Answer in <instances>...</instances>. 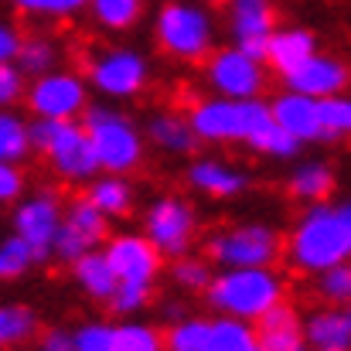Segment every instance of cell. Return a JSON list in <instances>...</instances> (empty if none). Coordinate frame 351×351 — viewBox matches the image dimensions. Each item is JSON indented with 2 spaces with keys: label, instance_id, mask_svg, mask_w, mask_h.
I'll return each mask as SVG.
<instances>
[{
  "label": "cell",
  "instance_id": "obj_11",
  "mask_svg": "<svg viewBox=\"0 0 351 351\" xmlns=\"http://www.w3.org/2000/svg\"><path fill=\"white\" fill-rule=\"evenodd\" d=\"M89 79L103 96H133L143 89L147 82V62L130 51V48H117V51H103L99 58L89 62Z\"/></svg>",
  "mask_w": 351,
  "mask_h": 351
},
{
  "label": "cell",
  "instance_id": "obj_10",
  "mask_svg": "<svg viewBox=\"0 0 351 351\" xmlns=\"http://www.w3.org/2000/svg\"><path fill=\"white\" fill-rule=\"evenodd\" d=\"M27 103L38 119H72L86 110V86L79 75L48 72L34 79V86L27 89Z\"/></svg>",
  "mask_w": 351,
  "mask_h": 351
},
{
  "label": "cell",
  "instance_id": "obj_31",
  "mask_svg": "<svg viewBox=\"0 0 351 351\" xmlns=\"http://www.w3.org/2000/svg\"><path fill=\"white\" fill-rule=\"evenodd\" d=\"M89 7H93V14H96V21H99L103 27L123 31V27H130V24L140 17L143 0H93Z\"/></svg>",
  "mask_w": 351,
  "mask_h": 351
},
{
  "label": "cell",
  "instance_id": "obj_6",
  "mask_svg": "<svg viewBox=\"0 0 351 351\" xmlns=\"http://www.w3.org/2000/svg\"><path fill=\"white\" fill-rule=\"evenodd\" d=\"M86 133L96 147V157H99V167L103 171H130L140 164V133L130 119L117 113V110H89L86 113Z\"/></svg>",
  "mask_w": 351,
  "mask_h": 351
},
{
  "label": "cell",
  "instance_id": "obj_23",
  "mask_svg": "<svg viewBox=\"0 0 351 351\" xmlns=\"http://www.w3.org/2000/svg\"><path fill=\"white\" fill-rule=\"evenodd\" d=\"M150 140L164 150H174V154H184L195 147L198 133L191 126V119L178 117V113H164V117L150 119Z\"/></svg>",
  "mask_w": 351,
  "mask_h": 351
},
{
  "label": "cell",
  "instance_id": "obj_1",
  "mask_svg": "<svg viewBox=\"0 0 351 351\" xmlns=\"http://www.w3.org/2000/svg\"><path fill=\"white\" fill-rule=\"evenodd\" d=\"M290 263L304 273H324L351 263V198L341 205L317 202L290 235Z\"/></svg>",
  "mask_w": 351,
  "mask_h": 351
},
{
  "label": "cell",
  "instance_id": "obj_15",
  "mask_svg": "<svg viewBox=\"0 0 351 351\" xmlns=\"http://www.w3.org/2000/svg\"><path fill=\"white\" fill-rule=\"evenodd\" d=\"M348 79H351L348 69L338 58H331V55H311L307 62H300L293 72L283 75L290 93H304V96H314V99L341 96Z\"/></svg>",
  "mask_w": 351,
  "mask_h": 351
},
{
  "label": "cell",
  "instance_id": "obj_48",
  "mask_svg": "<svg viewBox=\"0 0 351 351\" xmlns=\"http://www.w3.org/2000/svg\"><path fill=\"white\" fill-rule=\"evenodd\" d=\"M348 317H351V304H348Z\"/></svg>",
  "mask_w": 351,
  "mask_h": 351
},
{
  "label": "cell",
  "instance_id": "obj_4",
  "mask_svg": "<svg viewBox=\"0 0 351 351\" xmlns=\"http://www.w3.org/2000/svg\"><path fill=\"white\" fill-rule=\"evenodd\" d=\"M191 126L198 133V140H252L259 130H266L273 123V106L256 103V99H205L191 110Z\"/></svg>",
  "mask_w": 351,
  "mask_h": 351
},
{
  "label": "cell",
  "instance_id": "obj_42",
  "mask_svg": "<svg viewBox=\"0 0 351 351\" xmlns=\"http://www.w3.org/2000/svg\"><path fill=\"white\" fill-rule=\"evenodd\" d=\"M21 45H24L21 31H17L14 24L0 21V65H10V62H17V55H21Z\"/></svg>",
  "mask_w": 351,
  "mask_h": 351
},
{
  "label": "cell",
  "instance_id": "obj_19",
  "mask_svg": "<svg viewBox=\"0 0 351 351\" xmlns=\"http://www.w3.org/2000/svg\"><path fill=\"white\" fill-rule=\"evenodd\" d=\"M311 55H317L314 51V34L311 31H304V27H287V31H276L273 34V41H269V65L280 72V75H287V72H293L300 62H307Z\"/></svg>",
  "mask_w": 351,
  "mask_h": 351
},
{
  "label": "cell",
  "instance_id": "obj_46",
  "mask_svg": "<svg viewBox=\"0 0 351 351\" xmlns=\"http://www.w3.org/2000/svg\"><path fill=\"white\" fill-rule=\"evenodd\" d=\"M10 3L27 10V14H48V0H10Z\"/></svg>",
  "mask_w": 351,
  "mask_h": 351
},
{
  "label": "cell",
  "instance_id": "obj_41",
  "mask_svg": "<svg viewBox=\"0 0 351 351\" xmlns=\"http://www.w3.org/2000/svg\"><path fill=\"white\" fill-rule=\"evenodd\" d=\"M21 191H24V178H21L17 164H3L0 160V205L21 198Z\"/></svg>",
  "mask_w": 351,
  "mask_h": 351
},
{
  "label": "cell",
  "instance_id": "obj_18",
  "mask_svg": "<svg viewBox=\"0 0 351 351\" xmlns=\"http://www.w3.org/2000/svg\"><path fill=\"white\" fill-rule=\"evenodd\" d=\"M307 345L314 351H351V317L348 311H317L304 324Z\"/></svg>",
  "mask_w": 351,
  "mask_h": 351
},
{
  "label": "cell",
  "instance_id": "obj_22",
  "mask_svg": "<svg viewBox=\"0 0 351 351\" xmlns=\"http://www.w3.org/2000/svg\"><path fill=\"white\" fill-rule=\"evenodd\" d=\"M331 188H335V174H331V167L328 164H321V160H307V164H300L297 171H293V178H290V195H297V198H304V202H324L328 195H331Z\"/></svg>",
  "mask_w": 351,
  "mask_h": 351
},
{
  "label": "cell",
  "instance_id": "obj_33",
  "mask_svg": "<svg viewBox=\"0 0 351 351\" xmlns=\"http://www.w3.org/2000/svg\"><path fill=\"white\" fill-rule=\"evenodd\" d=\"M317 293L328 304L348 307L351 304V263H338V266L317 273Z\"/></svg>",
  "mask_w": 351,
  "mask_h": 351
},
{
  "label": "cell",
  "instance_id": "obj_37",
  "mask_svg": "<svg viewBox=\"0 0 351 351\" xmlns=\"http://www.w3.org/2000/svg\"><path fill=\"white\" fill-rule=\"evenodd\" d=\"M174 280H178L181 287H188V290H208L215 276H212V269H208L205 259L181 256V259H174Z\"/></svg>",
  "mask_w": 351,
  "mask_h": 351
},
{
  "label": "cell",
  "instance_id": "obj_17",
  "mask_svg": "<svg viewBox=\"0 0 351 351\" xmlns=\"http://www.w3.org/2000/svg\"><path fill=\"white\" fill-rule=\"evenodd\" d=\"M259 351H307V335L300 328L297 311L290 307H273L259 321Z\"/></svg>",
  "mask_w": 351,
  "mask_h": 351
},
{
  "label": "cell",
  "instance_id": "obj_39",
  "mask_svg": "<svg viewBox=\"0 0 351 351\" xmlns=\"http://www.w3.org/2000/svg\"><path fill=\"white\" fill-rule=\"evenodd\" d=\"M113 345H117L113 324H82L75 331V348L79 351H113Z\"/></svg>",
  "mask_w": 351,
  "mask_h": 351
},
{
  "label": "cell",
  "instance_id": "obj_25",
  "mask_svg": "<svg viewBox=\"0 0 351 351\" xmlns=\"http://www.w3.org/2000/svg\"><path fill=\"white\" fill-rule=\"evenodd\" d=\"M34 150L31 143V126L14 113L0 110V160L3 164H21Z\"/></svg>",
  "mask_w": 351,
  "mask_h": 351
},
{
  "label": "cell",
  "instance_id": "obj_7",
  "mask_svg": "<svg viewBox=\"0 0 351 351\" xmlns=\"http://www.w3.org/2000/svg\"><path fill=\"white\" fill-rule=\"evenodd\" d=\"M208 252L226 269H249V266H269L280 256V239L269 226H239L229 232L208 239Z\"/></svg>",
  "mask_w": 351,
  "mask_h": 351
},
{
  "label": "cell",
  "instance_id": "obj_44",
  "mask_svg": "<svg viewBox=\"0 0 351 351\" xmlns=\"http://www.w3.org/2000/svg\"><path fill=\"white\" fill-rule=\"evenodd\" d=\"M38 351H79L75 348V335L72 331H62V328H51L48 335H41Z\"/></svg>",
  "mask_w": 351,
  "mask_h": 351
},
{
  "label": "cell",
  "instance_id": "obj_24",
  "mask_svg": "<svg viewBox=\"0 0 351 351\" xmlns=\"http://www.w3.org/2000/svg\"><path fill=\"white\" fill-rule=\"evenodd\" d=\"M212 351H259V335L249 328V321L222 314L212 321Z\"/></svg>",
  "mask_w": 351,
  "mask_h": 351
},
{
  "label": "cell",
  "instance_id": "obj_12",
  "mask_svg": "<svg viewBox=\"0 0 351 351\" xmlns=\"http://www.w3.org/2000/svg\"><path fill=\"white\" fill-rule=\"evenodd\" d=\"M208 82L229 99H256V93L263 89V65L242 48H226L212 55Z\"/></svg>",
  "mask_w": 351,
  "mask_h": 351
},
{
  "label": "cell",
  "instance_id": "obj_32",
  "mask_svg": "<svg viewBox=\"0 0 351 351\" xmlns=\"http://www.w3.org/2000/svg\"><path fill=\"white\" fill-rule=\"evenodd\" d=\"M31 263H38V256L21 235H7L0 242V280H17Z\"/></svg>",
  "mask_w": 351,
  "mask_h": 351
},
{
  "label": "cell",
  "instance_id": "obj_45",
  "mask_svg": "<svg viewBox=\"0 0 351 351\" xmlns=\"http://www.w3.org/2000/svg\"><path fill=\"white\" fill-rule=\"evenodd\" d=\"M93 0H48V14H58V17H69L82 7H89Z\"/></svg>",
  "mask_w": 351,
  "mask_h": 351
},
{
  "label": "cell",
  "instance_id": "obj_16",
  "mask_svg": "<svg viewBox=\"0 0 351 351\" xmlns=\"http://www.w3.org/2000/svg\"><path fill=\"white\" fill-rule=\"evenodd\" d=\"M273 119L293 133L300 143H328V130H324V119H321V99L314 96H304V93H283L276 103H273Z\"/></svg>",
  "mask_w": 351,
  "mask_h": 351
},
{
  "label": "cell",
  "instance_id": "obj_2",
  "mask_svg": "<svg viewBox=\"0 0 351 351\" xmlns=\"http://www.w3.org/2000/svg\"><path fill=\"white\" fill-rule=\"evenodd\" d=\"M205 293L215 311H222L226 317H239V321H263L273 307L283 304V283L269 266L226 269L222 276L212 280Z\"/></svg>",
  "mask_w": 351,
  "mask_h": 351
},
{
  "label": "cell",
  "instance_id": "obj_14",
  "mask_svg": "<svg viewBox=\"0 0 351 351\" xmlns=\"http://www.w3.org/2000/svg\"><path fill=\"white\" fill-rule=\"evenodd\" d=\"M106 256L117 269L119 283H140L150 287L160 273V252L147 235H117L106 245Z\"/></svg>",
  "mask_w": 351,
  "mask_h": 351
},
{
  "label": "cell",
  "instance_id": "obj_13",
  "mask_svg": "<svg viewBox=\"0 0 351 351\" xmlns=\"http://www.w3.org/2000/svg\"><path fill=\"white\" fill-rule=\"evenodd\" d=\"M229 10H232L235 48H242L256 62H266L269 58V41L276 34L269 0H229Z\"/></svg>",
  "mask_w": 351,
  "mask_h": 351
},
{
  "label": "cell",
  "instance_id": "obj_43",
  "mask_svg": "<svg viewBox=\"0 0 351 351\" xmlns=\"http://www.w3.org/2000/svg\"><path fill=\"white\" fill-rule=\"evenodd\" d=\"M21 69L14 65H0V106H10L21 96Z\"/></svg>",
  "mask_w": 351,
  "mask_h": 351
},
{
  "label": "cell",
  "instance_id": "obj_40",
  "mask_svg": "<svg viewBox=\"0 0 351 351\" xmlns=\"http://www.w3.org/2000/svg\"><path fill=\"white\" fill-rule=\"evenodd\" d=\"M147 297H150V287H140V283H119V290L113 293V311L117 314H133V311H140L143 304H147Z\"/></svg>",
  "mask_w": 351,
  "mask_h": 351
},
{
  "label": "cell",
  "instance_id": "obj_3",
  "mask_svg": "<svg viewBox=\"0 0 351 351\" xmlns=\"http://www.w3.org/2000/svg\"><path fill=\"white\" fill-rule=\"evenodd\" d=\"M31 143L55 164L65 181H89L96 178V171H103L86 126H79L75 119H34Z\"/></svg>",
  "mask_w": 351,
  "mask_h": 351
},
{
  "label": "cell",
  "instance_id": "obj_36",
  "mask_svg": "<svg viewBox=\"0 0 351 351\" xmlns=\"http://www.w3.org/2000/svg\"><path fill=\"white\" fill-rule=\"evenodd\" d=\"M321 119H324L328 140L351 136V99H348V96H331V99H321Z\"/></svg>",
  "mask_w": 351,
  "mask_h": 351
},
{
  "label": "cell",
  "instance_id": "obj_9",
  "mask_svg": "<svg viewBox=\"0 0 351 351\" xmlns=\"http://www.w3.org/2000/svg\"><path fill=\"white\" fill-rule=\"evenodd\" d=\"M147 239L157 245L160 256H171V259L188 256L191 239H195V212L178 198H160L147 212Z\"/></svg>",
  "mask_w": 351,
  "mask_h": 351
},
{
  "label": "cell",
  "instance_id": "obj_8",
  "mask_svg": "<svg viewBox=\"0 0 351 351\" xmlns=\"http://www.w3.org/2000/svg\"><path fill=\"white\" fill-rule=\"evenodd\" d=\"M62 222H65V215L58 208L55 191H38L34 198H27L14 208V235H21L34 249L38 259H48Z\"/></svg>",
  "mask_w": 351,
  "mask_h": 351
},
{
  "label": "cell",
  "instance_id": "obj_28",
  "mask_svg": "<svg viewBox=\"0 0 351 351\" xmlns=\"http://www.w3.org/2000/svg\"><path fill=\"white\" fill-rule=\"evenodd\" d=\"M38 321L27 307H17V304H7L0 307V348H14V345H24L31 335H34Z\"/></svg>",
  "mask_w": 351,
  "mask_h": 351
},
{
  "label": "cell",
  "instance_id": "obj_27",
  "mask_svg": "<svg viewBox=\"0 0 351 351\" xmlns=\"http://www.w3.org/2000/svg\"><path fill=\"white\" fill-rule=\"evenodd\" d=\"M86 198L99 212H106V215H126L130 212V202H133V191L119 178H99V181H93V188H89Z\"/></svg>",
  "mask_w": 351,
  "mask_h": 351
},
{
  "label": "cell",
  "instance_id": "obj_26",
  "mask_svg": "<svg viewBox=\"0 0 351 351\" xmlns=\"http://www.w3.org/2000/svg\"><path fill=\"white\" fill-rule=\"evenodd\" d=\"M167 351H212V321L184 317V321L171 324Z\"/></svg>",
  "mask_w": 351,
  "mask_h": 351
},
{
  "label": "cell",
  "instance_id": "obj_38",
  "mask_svg": "<svg viewBox=\"0 0 351 351\" xmlns=\"http://www.w3.org/2000/svg\"><path fill=\"white\" fill-rule=\"evenodd\" d=\"M51 252H55L58 259H65V263H79L86 252H93V242L79 232V229H72L69 222H62V229H58V235H55Z\"/></svg>",
  "mask_w": 351,
  "mask_h": 351
},
{
  "label": "cell",
  "instance_id": "obj_47",
  "mask_svg": "<svg viewBox=\"0 0 351 351\" xmlns=\"http://www.w3.org/2000/svg\"><path fill=\"white\" fill-rule=\"evenodd\" d=\"M164 317L171 321V324H178V321H184V311H181V304H164Z\"/></svg>",
  "mask_w": 351,
  "mask_h": 351
},
{
  "label": "cell",
  "instance_id": "obj_49",
  "mask_svg": "<svg viewBox=\"0 0 351 351\" xmlns=\"http://www.w3.org/2000/svg\"><path fill=\"white\" fill-rule=\"evenodd\" d=\"M212 3H219V0H212Z\"/></svg>",
  "mask_w": 351,
  "mask_h": 351
},
{
  "label": "cell",
  "instance_id": "obj_30",
  "mask_svg": "<svg viewBox=\"0 0 351 351\" xmlns=\"http://www.w3.org/2000/svg\"><path fill=\"white\" fill-rule=\"evenodd\" d=\"M17 62H21L24 75H48L55 69V62H58V48L48 38H24Z\"/></svg>",
  "mask_w": 351,
  "mask_h": 351
},
{
  "label": "cell",
  "instance_id": "obj_29",
  "mask_svg": "<svg viewBox=\"0 0 351 351\" xmlns=\"http://www.w3.org/2000/svg\"><path fill=\"white\" fill-rule=\"evenodd\" d=\"M65 222L86 235V239L93 242V249L106 239V212H99L89 198L72 202V205H69V212H65Z\"/></svg>",
  "mask_w": 351,
  "mask_h": 351
},
{
  "label": "cell",
  "instance_id": "obj_20",
  "mask_svg": "<svg viewBox=\"0 0 351 351\" xmlns=\"http://www.w3.org/2000/svg\"><path fill=\"white\" fill-rule=\"evenodd\" d=\"M75 266V280H79V287L89 293V297H96V300H113V293L119 290V276L117 269H113V263H110V256L106 252H86L79 263H72Z\"/></svg>",
  "mask_w": 351,
  "mask_h": 351
},
{
  "label": "cell",
  "instance_id": "obj_21",
  "mask_svg": "<svg viewBox=\"0 0 351 351\" xmlns=\"http://www.w3.org/2000/svg\"><path fill=\"white\" fill-rule=\"evenodd\" d=\"M191 184L212 198H232L245 188V178L232 171L229 164H219V160H198L191 171H188Z\"/></svg>",
  "mask_w": 351,
  "mask_h": 351
},
{
  "label": "cell",
  "instance_id": "obj_35",
  "mask_svg": "<svg viewBox=\"0 0 351 351\" xmlns=\"http://www.w3.org/2000/svg\"><path fill=\"white\" fill-rule=\"evenodd\" d=\"M113 351H164V341L147 324H119Z\"/></svg>",
  "mask_w": 351,
  "mask_h": 351
},
{
  "label": "cell",
  "instance_id": "obj_5",
  "mask_svg": "<svg viewBox=\"0 0 351 351\" xmlns=\"http://www.w3.org/2000/svg\"><path fill=\"white\" fill-rule=\"evenodd\" d=\"M212 38H215V27H212V17L202 7L184 3V0H171V3L160 7L157 41L174 58H184V62L205 58L208 48H212Z\"/></svg>",
  "mask_w": 351,
  "mask_h": 351
},
{
  "label": "cell",
  "instance_id": "obj_34",
  "mask_svg": "<svg viewBox=\"0 0 351 351\" xmlns=\"http://www.w3.org/2000/svg\"><path fill=\"white\" fill-rule=\"evenodd\" d=\"M249 147H256V150H263V154H273V157H293V154L300 150V140H297L293 133H287V130L273 119L266 130H259V133L249 140Z\"/></svg>",
  "mask_w": 351,
  "mask_h": 351
}]
</instances>
